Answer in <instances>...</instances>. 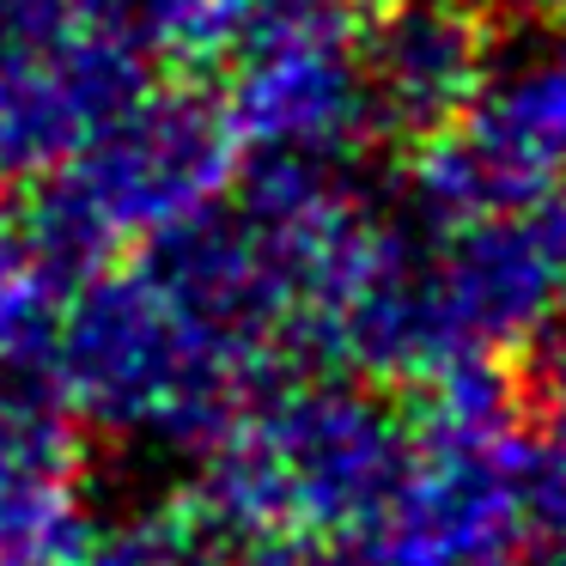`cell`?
Returning a JSON list of instances; mask_svg holds the SVG:
<instances>
[{"mask_svg":"<svg viewBox=\"0 0 566 566\" xmlns=\"http://www.w3.org/2000/svg\"><path fill=\"white\" fill-rule=\"evenodd\" d=\"M50 329V378L67 415L111 432H159L208 451L274 378L281 354L201 323L147 269H98L62 298Z\"/></svg>","mask_w":566,"mask_h":566,"instance_id":"cell-1","label":"cell"},{"mask_svg":"<svg viewBox=\"0 0 566 566\" xmlns=\"http://www.w3.org/2000/svg\"><path fill=\"white\" fill-rule=\"evenodd\" d=\"M232 171L238 135L208 74H171L165 86L147 80L111 123L92 128L74 159L55 165L67 196L116 244H135V238L159 232L165 220L213 201L232 184Z\"/></svg>","mask_w":566,"mask_h":566,"instance_id":"cell-3","label":"cell"},{"mask_svg":"<svg viewBox=\"0 0 566 566\" xmlns=\"http://www.w3.org/2000/svg\"><path fill=\"white\" fill-rule=\"evenodd\" d=\"M171 566H354V560L329 536H226V530H208L189 517Z\"/></svg>","mask_w":566,"mask_h":566,"instance_id":"cell-10","label":"cell"},{"mask_svg":"<svg viewBox=\"0 0 566 566\" xmlns=\"http://www.w3.org/2000/svg\"><path fill=\"white\" fill-rule=\"evenodd\" d=\"M0 7H7V0H0Z\"/></svg>","mask_w":566,"mask_h":566,"instance_id":"cell-12","label":"cell"},{"mask_svg":"<svg viewBox=\"0 0 566 566\" xmlns=\"http://www.w3.org/2000/svg\"><path fill=\"white\" fill-rule=\"evenodd\" d=\"M427 269L469 354H517L566 305V196L427 226Z\"/></svg>","mask_w":566,"mask_h":566,"instance_id":"cell-4","label":"cell"},{"mask_svg":"<svg viewBox=\"0 0 566 566\" xmlns=\"http://www.w3.org/2000/svg\"><path fill=\"white\" fill-rule=\"evenodd\" d=\"M500 55L488 0H359L354 62L366 80L371 135L420 147L481 98Z\"/></svg>","mask_w":566,"mask_h":566,"instance_id":"cell-5","label":"cell"},{"mask_svg":"<svg viewBox=\"0 0 566 566\" xmlns=\"http://www.w3.org/2000/svg\"><path fill=\"white\" fill-rule=\"evenodd\" d=\"M184 512L165 517H116V524H80L74 542L55 554V566H171L184 548Z\"/></svg>","mask_w":566,"mask_h":566,"instance_id":"cell-9","label":"cell"},{"mask_svg":"<svg viewBox=\"0 0 566 566\" xmlns=\"http://www.w3.org/2000/svg\"><path fill=\"white\" fill-rule=\"evenodd\" d=\"M536 566H566V542H548V548H542V560Z\"/></svg>","mask_w":566,"mask_h":566,"instance_id":"cell-11","label":"cell"},{"mask_svg":"<svg viewBox=\"0 0 566 566\" xmlns=\"http://www.w3.org/2000/svg\"><path fill=\"white\" fill-rule=\"evenodd\" d=\"M226 74V123L238 147L269 153H323L347 159L371 135L366 80L354 62V38H317V43H281V50L244 55L220 67Z\"/></svg>","mask_w":566,"mask_h":566,"instance_id":"cell-7","label":"cell"},{"mask_svg":"<svg viewBox=\"0 0 566 566\" xmlns=\"http://www.w3.org/2000/svg\"><path fill=\"white\" fill-rule=\"evenodd\" d=\"M517 427L469 432L415 415V451L342 542L354 566H524L542 554L517 481Z\"/></svg>","mask_w":566,"mask_h":566,"instance_id":"cell-2","label":"cell"},{"mask_svg":"<svg viewBox=\"0 0 566 566\" xmlns=\"http://www.w3.org/2000/svg\"><path fill=\"white\" fill-rule=\"evenodd\" d=\"M457 123L530 189H554L566 171V55H536L512 74L493 67Z\"/></svg>","mask_w":566,"mask_h":566,"instance_id":"cell-8","label":"cell"},{"mask_svg":"<svg viewBox=\"0 0 566 566\" xmlns=\"http://www.w3.org/2000/svg\"><path fill=\"white\" fill-rule=\"evenodd\" d=\"M548 7H554V0H548Z\"/></svg>","mask_w":566,"mask_h":566,"instance_id":"cell-13","label":"cell"},{"mask_svg":"<svg viewBox=\"0 0 566 566\" xmlns=\"http://www.w3.org/2000/svg\"><path fill=\"white\" fill-rule=\"evenodd\" d=\"M147 62L92 31L67 25L43 43L0 50V177H31L67 165L98 123H111L140 86Z\"/></svg>","mask_w":566,"mask_h":566,"instance_id":"cell-6","label":"cell"}]
</instances>
